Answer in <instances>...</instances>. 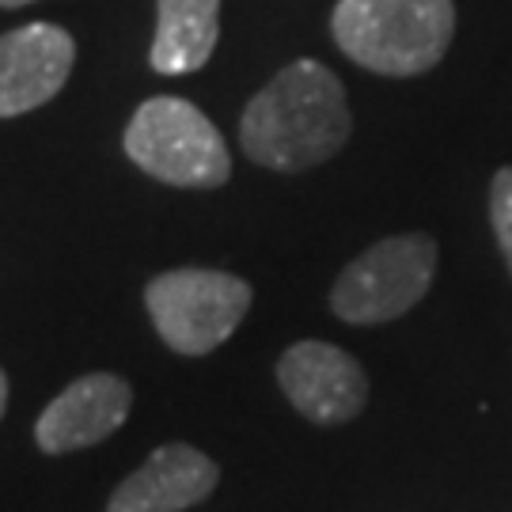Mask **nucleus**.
<instances>
[{
  "mask_svg": "<svg viewBox=\"0 0 512 512\" xmlns=\"http://www.w3.org/2000/svg\"><path fill=\"white\" fill-rule=\"evenodd\" d=\"M220 467L190 444H164L118 482L107 512H186L217 490Z\"/></svg>",
  "mask_w": 512,
  "mask_h": 512,
  "instance_id": "obj_9",
  "label": "nucleus"
},
{
  "mask_svg": "<svg viewBox=\"0 0 512 512\" xmlns=\"http://www.w3.org/2000/svg\"><path fill=\"white\" fill-rule=\"evenodd\" d=\"M4 410H8V376L0 368V418H4Z\"/></svg>",
  "mask_w": 512,
  "mask_h": 512,
  "instance_id": "obj_12",
  "label": "nucleus"
},
{
  "mask_svg": "<svg viewBox=\"0 0 512 512\" xmlns=\"http://www.w3.org/2000/svg\"><path fill=\"white\" fill-rule=\"evenodd\" d=\"M220 38V0H156L148 65L160 76L198 73Z\"/></svg>",
  "mask_w": 512,
  "mask_h": 512,
  "instance_id": "obj_10",
  "label": "nucleus"
},
{
  "mask_svg": "<svg viewBox=\"0 0 512 512\" xmlns=\"http://www.w3.org/2000/svg\"><path fill=\"white\" fill-rule=\"evenodd\" d=\"M490 224L512 274V167H501L490 183Z\"/></svg>",
  "mask_w": 512,
  "mask_h": 512,
  "instance_id": "obj_11",
  "label": "nucleus"
},
{
  "mask_svg": "<svg viewBox=\"0 0 512 512\" xmlns=\"http://www.w3.org/2000/svg\"><path fill=\"white\" fill-rule=\"evenodd\" d=\"M23 4H35V0H0V8H23Z\"/></svg>",
  "mask_w": 512,
  "mask_h": 512,
  "instance_id": "obj_13",
  "label": "nucleus"
},
{
  "mask_svg": "<svg viewBox=\"0 0 512 512\" xmlns=\"http://www.w3.org/2000/svg\"><path fill=\"white\" fill-rule=\"evenodd\" d=\"M277 384L315 425L353 421L368 403V376L346 349L330 342H296L277 361Z\"/></svg>",
  "mask_w": 512,
  "mask_h": 512,
  "instance_id": "obj_6",
  "label": "nucleus"
},
{
  "mask_svg": "<svg viewBox=\"0 0 512 512\" xmlns=\"http://www.w3.org/2000/svg\"><path fill=\"white\" fill-rule=\"evenodd\" d=\"M126 156L145 175L183 190H217L232 179V156L220 129L179 95L145 99L126 126Z\"/></svg>",
  "mask_w": 512,
  "mask_h": 512,
  "instance_id": "obj_3",
  "label": "nucleus"
},
{
  "mask_svg": "<svg viewBox=\"0 0 512 512\" xmlns=\"http://www.w3.org/2000/svg\"><path fill=\"white\" fill-rule=\"evenodd\" d=\"M437 277V239L425 232L380 239L353 258L330 289V308L342 323H391L429 293Z\"/></svg>",
  "mask_w": 512,
  "mask_h": 512,
  "instance_id": "obj_5",
  "label": "nucleus"
},
{
  "mask_svg": "<svg viewBox=\"0 0 512 512\" xmlns=\"http://www.w3.org/2000/svg\"><path fill=\"white\" fill-rule=\"evenodd\" d=\"M76 42L57 23H27L0 35V118L50 103L73 73Z\"/></svg>",
  "mask_w": 512,
  "mask_h": 512,
  "instance_id": "obj_7",
  "label": "nucleus"
},
{
  "mask_svg": "<svg viewBox=\"0 0 512 512\" xmlns=\"http://www.w3.org/2000/svg\"><path fill=\"white\" fill-rule=\"evenodd\" d=\"M255 289L224 270H167L145 289L152 327L183 357H205L220 349L247 319Z\"/></svg>",
  "mask_w": 512,
  "mask_h": 512,
  "instance_id": "obj_4",
  "label": "nucleus"
},
{
  "mask_svg": "<svg viewBox=\"0 0 512 512\" xmlns=\"http://www.w3.org/2000/svg\"><path fill=\"white\" fill-rule=\"evenodd\" d=\"M133 406V387L114 372H88L57 395L35 421V440L46 456H69L107 440Z\"/></svg>",
  "mask_w": 512,
  "mask_h": 512,
  "instance_id": "obj_8",
  "label": "nucleus"
},
{
  "mask_svg": "<svg viewBox=\"0 0 512 512\" xmlns=\"http://www.w3.org/2000/svg\"><path fill=\"white\" fill-rule=\"evenodd\" d=\"M349 107L342 80L319 61H293L247 103L239 145L258 167L308 171L349 141Z\"/></svg>",
  "mask_w": 512,
  "mask_h": 512,
  "instance_id": "obj_1",
  "label": "nucleus"
},
{
  "mask_svg": "<svg viewBox=\"0 0 512 512\" xmlns=\"http://www.w3.org/2000/svg\"><path fill=\"white\" fill-rule=\"evenodd\" d=\"M334 42L349 61L380 76H421L456 35L452 0H338Z\"/></svg>",
  "mask_w": 512,
  "mask_h": 512,
  "instance_id": "obj_2",
  "label": "nucleus"
}]
</instances>
